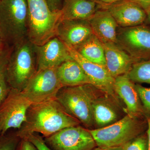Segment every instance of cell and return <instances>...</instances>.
<instances>
[{
    "label": "cell",
    "instance_id": "obj_1",
    "mask_svg": "<svg viewBox=\"0 0 150 150\" xmlns=\"http://www.w3.org/2000/svg\"><path fill=\"white\" fill-rule=\"evenodd\" d=\"M80 124L67 113L56 98L31 104L28 109L25 121L17 132L21 138L33 133L46 138L62 129Z\"/></svg>",
    "mask_w": 150,
    "mask_h": 150
},
{
    "label": "cell",
    "instance_id": "obj_2",
    "mask_svg": "<svg viewBox=\"0 0 150 150\" xmlns=\"http://www.w3.org/2000/svg\"><path fill=\"white\" fill-rule=\"evenodd\" d=\"M27 0H0L1 42L13 48L28 38Z\"/></svg>",
    "mask_w": 150,
    "mask_h": 150
},
{
    "label": "cell",
    "instance_id": "obj_3",
    "mask_svg": "<svg viewBox=\"0 0 150 150\" xmlns=\"http://www.w3.org/2000/svg\"><path fill=\"white\" fill-rule=\"evenodd\" d=\"M100 91L91 84L64 87L56 98L67 113L87 129L92 130L95 126L93 104Z\"/></svg>",
    "mask_w": 150,
    "mask_h": 150
},
{
    "label": "cell",
    "instance_id": "obj_4",
    "mask_svg": "<svg viewBox=\"0 0 150 150\" xmlns=\"http://www.w3.org/2000/svg\"><path fill=\"white\" fill-rule=\"evenodd\" d=\"M27 2L28 38L35 46H41L56 37L62 12L51 10L47 0H27Z\"/></svg>",
    "mask_w": 150,
    "mask_h": 150
},
{
    "label": "cell",
    "instance_id": "obj_5",
    "mask_svg": "<svg viewBox=\"0 0 150 150\" xmlns=\"http://www.w3.org/2000/svg\"><path fill=\"white\" fill-rule=\"evenodd\" d=\"M37 71L35 47L28 39L13 48L5 71L11 88L21 91Z\"/></svg>",
    "mask_w": 150,
    "mask_h": 150
},
{
    "label": "cell",
    "instance_id": "obj_6",
    "mask_svg": "<svg viewBox=\"0 0 150 150\" xmlns=\"http://www.w3.org/2000/svg\"><path fill=\"white\" fill-rule=\"evenodd\" d=\"M147 125L141 118L127 114L109 126L89 130L97 146L107 149L123 146L144 133Z\"/></svg>",
    "mask_w": 150,
    "mask_h": 150
},
{
    "label": "cell",
    "instance_id": "obj_7",
    "mask_svg": "<svg viewBox=\"0 0 150 150\" xmlns=\"http://www.w3.org/2000/svg\"><path fill=\"white\" fill-rule=\"evenodd\" d=\"M62 88L56 67L47 68L37 70L21 92L33 104L56 99Z\"/></svg>",
    "mask_w": 150,
    "mask_h": 150
},
{
    "label": "cell",
    "instance_id": "obj_8",
    "mask_svg": "<svg viewBox=\"0 0 150 150\" xmlns=\"http://www.w3.org/2000/svg\"><path fill=\"white\" fill-rule=\"evenodd\" d=\"M31 104L21 91L11 88L0 105V136L4 135L10 129L18 130L21 127Z\"/></svg>",
    "mask_w": 150,
    "mask_h": 150
},
{
    "label": "cell",
    "instance_id": "obj_9",
    "mask_svg": "<svg viewBox=\"0 0 150 150\" xmlns=\"http://www.w3.org/2000/svg\"><path fill=\"white\" fill-rule=\"evenodd\" d=\"M43 138L52 150H92L97 147L89 130L80 125L62 129Z\"/></svg>",
    "mask_w": 150,
    "mask_h": 150
},
{
    "label": "cell",
    "instance_id": "obj_10",
    "mask_svg": "<svg viewBox=\"0 0 150 150\" xmlns=\"http://www.w3.org/2000/svg\"><path fill=\"white\" fill-rule=\"evenodd\" d=\"M116 43L137 62L150 58V28L146 25L119 28Z\"/></svg>",
    "mask_w": 150,
    "mask_h": 150
},
{
    "label": "cell",
    "instance_id": "obj_11",
    "mask_svg": "<svg viewBox=\"0 0 150 150\" xmlns=\"http://www.w3.org/2000/svg\"><path fill=\"white\" fill-rule=\"evenodd\" d=\"M67 46L73 59L80 65L91 81L92 85L103 93L115 98L113 88L115 79L110 74L106 67L89 62L74 48Z\"/></svg>",
    "mask_w": 150,
    "mask_h": 150
},
{
    "label": "cell",
    "instance_id": "obj_12",
    "mask_svg": "<svg viewBox=\"0 0 150 150\" xmlns=\"http://www.w3.org/2000/svg\"><path fill=\"white\" fill-rule=\"evenodd\" d=\"M37 70L56 68L63 62L73 59L67 46L57 37L41 46H35Z\"/></svg>",
    "mask_w": 150,
    "mask_h": 150
},
{
    "label": "cell",
    "instance_id": "obj_13",
    "mask_svg": "<svg viewBox=\"0 0 150 150\" xmlns=\"http://www.w3.org/2000/svg\"><path fill=\"white\" fill-rule=\"evenodd\" d=\"M100 8L107 9L118 26L121 28L141 25L147 19L146 11L130 0H120L110 5Z\"/></svg>",
    "mask_w": 150,
    "mask_h": 150
},
{
    "label": "cell",
    "instance_id": "obj_14",
    "mask_svg": "<svg viewBox=\"0 0 150 150\" xmlns=\"http://www.w3.org/2000/svg\"><path fill=\"white\" fill-rule=\"evenodd\" d=\"M93 34L88 21L64 19L58 25L56 37L65 45L76 49Z\"/></svg>",
    "mask_w": 150,
    "mask_h": 150
},
{
    "label": "cell",
    "instance_id": "obj_15",
    "mask_svg": "<svg viewBox=\"0 0 150 150\" xmlns=\"http://www.w3.org/2000/svg\"><path fill=\"white\" fill-rule=\"evenodd\" d=\"M113 88L115 93L125 103L127 114L139 118L144 115L143 105L135 84L130 80L127 74L115 78Z\"/></svg>",
    "mask_w": 150,
    "mask_h": 150
},
{
    "label": "cell",
    "instance_id": "obj_16",
    "mask_svg": "<svg viewBox=\"0 0 150 150\" xmlns=\"http://www.w3.org/2000/svg\"><path fill=\"white\" fill-rule=\"evenodd\" d=\"M102 44L104 50L105 67L112 77L115 79L118 76L128 74L137 62L117 43Z\"/></svg>",
    "mask_w": 150,
    "mask_h": 150
},
{
    "label": "cell",
    "instance_id": "obj_17",
    "mask_svg": "<svg viewBox=\"0 0 150 150\" xmlns=\"http://www.w3.org/2000/svg\"><path fill=\"white\" fill-rule=\"evenodd\" d=\"M88 21L93 34L101 43H116L118 25L107 9L100 8Z\"/></svg>",
    "mask_w": 150,
    "mask_h": 150
},
{
    "label": "cell",
    "instance_id": "obj_18",
    "mask_svg": "<svg viewBox=\"0 0 150 150\" xmlns=\"http://www.w3.org/2000/svg\"><path fill=\"white\" fill-rule=\"evenodd\" d=\"M56 74L63 87L92 85L80 65L73 59L65 61L56 67Z\"/></svg>",
    "mask_w": 150,
    "mask_h": 150
},
{
    "label": "cell",
    "instance_id": "obj_19",
    "mask_svg": "<svg viewBox=\"0 0 150 150\" xmlns=\"http://www.w3.org/2000/svg\"><path fill=\"white\" fill-rule=\"evenodd\" d=\"M100 8L99 5L92 0H64L62 19L88 21Z\"/></svg>",
    "mask_w": 150,
    "mask_h": 150
},
{
    "label": "cell",
    "instance_id": "obj_20",
    "mask_svg": "<svg viewBox=\"0 0 150 150\" xmlns=\"http://www.w3.org/2000/svg\"><path fill=\"white\" fill-rule=\"evenodd\" d=\"M108 95L98 96L93 104L94 126L96 129L103 128L118 121V115L116 108L111 103Z\"/></svg>",
    "mask_w": 150,
    "mask_h": 150
},
{
    "label": "cell",
    "instance_id": "obj_21",
    "mask_svg": "<svg viewBox=\"0 0 150 150\" xmlns=\"http://www.w3.org/2000/svg\"><path fill=\"white\" fill-rule=\"evenodd\" d=\"M74 49L89 62L105 67L104 50L102 43L93 34Z\"/></svg>",
    "mask_w": 150,
    "mask_h": 150
},
{
    "label": "cell",
    "instance_id": "obj_22",
    "mask_svg": "<svg viewBox=\"0 0 150 150\" xmlns=\"http://www.w3.org/2000/svg\"><path fill=\"white\" fill-rule=\"evenodd\" d=\"M127 74L133 82L150 84V58L135 62Z\"/></svg>",
    "mask_w": 150,
    "mask_h": 150
},
{
    "label": "cell",
    "instance_id": "obj_23",
    "mask_svg": "<svg viewBox=\"0 0 150 150\" xmlns=\"http://www.w3.org/2000/svg\"><path fill=\"white\" fill-rule=\"evenodd\" d=\"M124 150H149V142L146 132L129 141L123 146Z\"/></svg>",
    "mask_w": 150,
    "mask_h": 150
},
{
    "label": "cell",
    "instance_id": "obj_24",
    "mask_svg": "<svg viewBox=\"0 0 150 150\" xmlns=\"http://www.w3.org/2000/svg\"><path fill=\"white\" fill-rule=\"evenodd\" d=\"M21 139L17 131L10 135L0 136V150H16Z\"/></svg>",
    "mask_w": 150,
    "mask_h": 150
},
{
    "label": "cell",
    "instance_id": "obj_25",
    "mask_svg": "<svg viewBox=\"0 0 150 150\" xmlns=\"http://www.w3.org/2000/svg\"><path fill=\"white\" fill-rule=\"evenodd\" d=\"M144 108V115L150 118V88L145 87L139 84H135Z\"/></svg>",
    "mask_w": 150,
    "mask_h": 150
},
{
    "label": "cell",
    "instance_id": "obj_26",
    "mask_svg": "<svg viewBox=\"0 0 150 150\" xmlns=\"http://www.w3.org/2000/svg\"><path fill=\"white\" fill-rule=\"evenodd\" d=\"M23 138H26L37 148L38 150H52L46 144L44 138L37 133L27 135Z\"/></svg>",
    "mask_w": 150,
    "mask_h": 150
},
{
    "label": "cell",
    "instance_id": "obj_27",
    "mask_svg": "<svg viewBox=\"0 0 150 150\" xmlns=\"http://www.w3.org/2000/svg\"><path fill=\"white\" fill-rule=\"evenodd\" d=\"M12 48L1 42L0 44V72L5 70Z\"/></svg>",
    "mask_w": 150,
    "mask_h": 150
},
{
    "label": "cell",
    "instance_id": "obj_28",
    "mask_svg": "<svg viewBox=\"0 0 150 150\" xmlns=\"http://www.w3.org/2000/svg\"><path fill=\"white\" fill-rule=\"evenodd\" d=\"M5 71V70L0 72V105L5 99L11 89L7 82Z\"/></svg>",
    "mask_w": 150,
    "mask_h": 150
},
{
    "label": "cell",
    "instance_id": "obj_29",
    "mask_svg": "<svg viewBox=\"0 0 150 150\" xmlns=\"http://www.w3.org/2000/svg\"><path fill=\"white\" fill-rule=\"evenodd\" d=\"M16 150H38L35 146L26 138H21Z\"/></svg>",
    "mask_w": 150,
    "mask_h": 150
},
{
    "label": "cell",
    "instance_id": "obj_30",
    "mask_svg": "<svg viewBox=\"0 0 150 150\" xmlns=\"http://www.w3.org/2000/svg\"><path fill=\"white\" fill-rule=\"evenodd\" d=\"M63 0H47L50 8L53 11L57 12L61 11Z\"/></svg>",
    "mask_w": 150,
    "mask_h": 150
},
{
    "label": "cell",
    "instance_id": "obj_31",
    "mask_svg": "<svg viewBox=\"0 0 150 150\" xmlns=\"http://www.w3.org/2000/svg\"><path fill=\"white\" fill-rule=\"evenodd\" d=\"M141 7L146 13L150 11V0H130Z\"/></svg>",
    "mask_w": 150,
    "mask_h": 150
},
{
    "label": "cell",
    "instance_id": "obj_32",
    "mask_svg": "<svg viewBox=\"0 0 150 150\" xmlns=\"http://www.w3.org/2000/svg\"><path fill=\"white\" fill-rule=\"evenodd\" d=\"M92 1L95 2L97 4L99 5L100 7H101L110 5L120 0H92Z\"/></svg>",
    "mask_w": 150,
    "mask_h": 150
},
{
    "label": "cell",
    "instance_id": "obj_33",
    "mask_svg": "<svg viewBox=\"0 0 150 150\" xmlns=\"http://www.w3.org/2000/svg\"><path fill=\"white\" fill-rule=\"evenodd\" d=\"M105 149V150H124L123 146H121L115 147L107 148V149Z\"/></svg>",
    "mask_w": 150,
    "mask_h": 150
},
{
    "label": "cell",
    "instance_id": "obj_34",
    "mask_svg": "<svg viewBox=\"0 0 150 150\" xmlns=\"http://www.w3.org/2000/svg\"><path fill=\"white\" fill-rule=\"evenodd\" d=\"M147 18L148 19V21L150 23V11L147 13Z\"/></svg>",
    "mask_w": 150,
    "mask_h": 150
},
{
    "label": "cell",
    "instance_id": "obj_35",
    "mask_svg": "<svg viewBox=\"0 0 150 150\" xmlns=\"http://www.w3.org/2000/svg\"><path fill=\"white\" fill-rule=\"evenodd\" d=\"M105 150V149H103V148H101L100 147H96V148L94 149L93 150Z\"/></svg>",
    "mask_w": 150,
    "mask_h": 150
},
{
    "label": "cell",
    "instance_id": "obj_36",
    "mask_svg": "<svg viewBox=\"0 0 150 150\" xmlns=\"http://www.w3.org/2000/svg\"><path fill=\"white\" fill-rule=\"evenodd\" d=\"M1 37H0V44H1Z\"/></svg>",
    "mask_w": 150,
    "mask_h": 150
}]
</instances>
